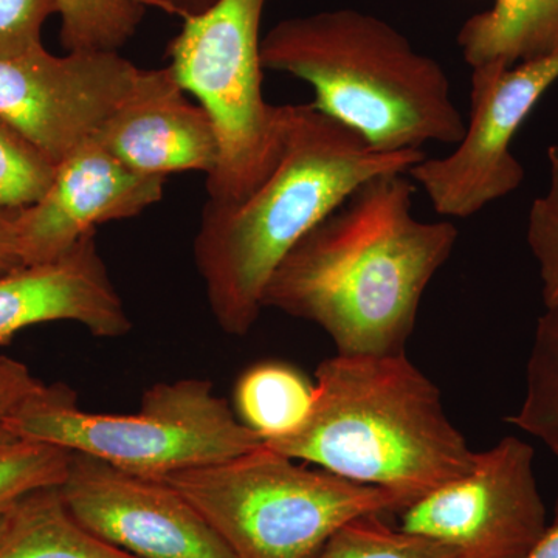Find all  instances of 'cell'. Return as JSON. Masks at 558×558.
<instances>
[{"label":"cell","instance_id":"obj_3","mask_svg":"<svg viewBox=\"0 0 558 558\" xmlns=\"http://www.w3.org/2000/svg\"><path fill=\"white\" fill-rule=\"evenodd\" d=\"M264 444L341 478L416 498L464 475L476 457L447 417L439 389L405 352L323 360L303 427Z\"/></svg>","mask_w":558,"mask_h":558},{"label":"cell","instance_id":"obj_27","mask_svg":"<svg viewBox=\"0 0 558 558\" xmlns=\"http://www.w3.org/2000/svg\"><path fill=\"white\" fill-rule=\"evenodd\" d=\"M143 7L150 5L182 17L183 21L199 16L211 9L218 0H135Z\"/></svg>","mask_w":558,"mask_h":558},{"label":"cell","instance_id":"obj_20","mask_svg":"<svg viewBox=\"0 0 558 558\" xmlns=\"http://www.w3.org/2000/svg\"><path fill=\"white\" fill-rule=\"evenodd\" d=\"M314 558L461 557L436 539L389 526L384 513H368L337 529Z\"/></svg>","mask_w":558,"mask_h":558},{"label":"cell","instance_id":"obj_2","mask_svg":"<svg viewBox=\"0 0 558 558\" xmlns=\"http://www.w3.org/2000/svg\"><path fill=\"white\" fill-rule=\"evenodd\" d=\"M422 149L377 153L314 105L281 106V153L245 199L207 202L194 259L220 329L247 336L263 312L271 275L290 250L363 183L407 174Z\"/></svg>","mask_w":558,"mask_h":558},{"label":"cell","instance_id":"obj_11","mask_svg":"<svg viewBox=\"0 0 558 558\" xmlns=\"http://www.w3.org/2000/svg\"><path fill=\"white\" fill-rule=\"evenodd\" d=\"M61 494L102 542L137 558H236L199 510L159 478L73 453Z\"/></svg>","mask_w":558,"mask_h":558},{"label":"cell","instance_id":"obj_7","mask_svg":"<svg viewBox=\"0 0 558 558\" xmlns=\"http://www.w3.org/2000/svg\"><path fill=\"white\" fill-rule=\"evenodd\" d=\"M270 0H218L183 21L170 44L180 86L207 110L219 160L207 178V202H241L274 170L281 153V106L266 101L260 20Z\"/></svg>","mask_w":558,"mask_h":558},{"label":"cell","instance_id":"obj_19","mask_svg":"<svg viewBox=\"0 0 558 558\" xmlns=\"http://www.w3.org/2000/svg\"><path fill=\"white\" fill-rule=\"evenodd\" d=\"M145 7L135 0H58L68 51H119L137 32Z\"/></svg>","mask_w":558,"mask_h":558},{"label":"cell","instance_id":"obj_21","mask_svg":"<svg viewBox=\"0 0 558 558\" xmlns=\"http://www.w3.org/2000/svg\"><path fill=\"white\" fill-rule=\"evenodd\" d=\"M72 451L17 439L0 446V513L38 488L61 486Z\"/></svg>","mask_w":558,"mask_h":558},{"label":"cell","instance_id":"obj_17","mask_svg":"<svg viewBox=\"0 0 558 558\" xmlns=\"http://www.w3.org/2000/svg\"><path fill=\"white\" fill-rule=\"evenodd\" d=\"M314 402L315 384L288 363H258L242 374L234 388L238 417L264 442L299 432Z\"/></svg>","mask_w":558,"mask_h":558},{"label":"cell","instance_id":"obj_28","mask_svg":"<svg viewBox=\"0 0 558 558\" xmlns=\"http://www.w3.org/2000/svg\"><path fill=\"white\" fill-rule=\"evenodd\" d=\"M524 558H558V498L553 521Z\"/></svg>","mask_w":558,"mask_h":558},{"label":"cell","instance_id":"obj_16","mask_svg":"<svg viewBox=\"0 0 558 558\" xmlns=\"http://www.w3.org/2000/svg\"><path fill=\"white\" fill-rule=\"evenodd\" d=\"M0 558H137L95 537L72 515L60 486L17 499L0 532Z\"/></svg>","mask_w":558,"mask_h":558},{"label":"cell","instance_id":"obj_22","mask_svg":"<svg viewBox=\"0 0 558 558\" xmlns=\"http://www.w3.org/2000/svg\"><path fill=\"white\" fill-rule=\"evenodd\" d=\"M57 167L0 119V208L31 207L49 190Z\"/></svg>","mask_w":558,"mask_h":558},{"label":"cell","instance_id":"obj_24","mask_svg":"<svg viewBox=\"0 0 558 558\" xmlns=\"http://www.w3.org/2000/svg\"><path fill=\"white\" fill-rule=\"evenodd\" d=\"M54 13L58 0H0V61L44 47L40 33Z\"/></svg>","mask_w":558,"mask_h":558},{"label":"cell","instance_id":"obj_4","mask_svg":"<svg viewBox=\"0 0 558 558\" xmlns=\"http://www.w3.org/2000/svg\"><path fill=\"white\" fill-rule=\"evenodd\" d=\"M260 62L310 83L312 105L377 153L458 145L464 135L446 70L374 14L337 9L278 22L260 40Z\"/></svg>","mask_w":558,"mask_h":558},{"label":"cell","instance_id":"obj_15","mask_svg":"<svg viewBox=\"0 0 558 558\" xmlns=\"http://www.w3.org/2000/svg\"><path fill=\"white\" fill-rule=\"evenodd\" d=\"M458 44L472 69L558 54V0H495L464 22Z\"/></svg>","mask_w":558,"mask_h":558},{"label":"cell","instance_id":"obj_13","mask_svg":"<svg viewBox=\"0 0 558 558\" xmlns=\"http://www.w3.org/2000/svg\"><path fill=\"white\" fill-rule=\"evenodd\" d=\"M94 140L142 174H213L219 160L218 132L207 110L193 102L170 65L140 69L134 89Z\"/></svg>","mask_w":558,"mask_h":558},{"label":"cell","instance_id":"obj_5","mask_svg":"<svg viewBox=\"0 0 558 558\" xmlns=\"http://www.w3.org/2000/svg\"><path fill=\"white\" fill-rule=\"evenodd\" d=\"M180 492L236 558H314L330 535L416 497L296 464L266 444L240 457L153 476Z\"/></svg>","mask_w":558,"mask_h":558},{"label":"cell","instance_id":"obj_25","mask_svg":"<svg viewBox=\"0 0 558 558\" xmlns=\"http://www.w3.org/2000/svg\"><path fill=\"white\" fill-rule=\"evenodd\" d=\"M47 387L25 363L0 355V446L17 440L10 432L11 418Z\"/></svg>","mask_w":558,"mask_h":558},{"label":"cell","instance_id":"obj_9","mask_svg":"<svg viewBox=\"0 0 558 558\" xmlns=\"http://www.w3.org/2000/svg\"><path fill=\"white\" fill-rule=\"evenodd\" d=\"M398 513L402 531L436 539L461 558H524L548 526L534 449L515 436L476 453L464 475Z\"/></svg>","mask_w":558,"mask_h":558},{"label":"cell","instance_id":"obj_8","mask_svg":"<svg viewBox=\"0 0 558 558\" xmlns=\"http://www.w3.org/2000/svg\"><path fill=\"white\" fill-rule=\"evenodd\" d=\"M557 81L558 54L512 68L494 62L472 69L470 119L457 148L407 171L439 216L470 218L519 189L524 168L512 154V140Z\"/></svg>","mask_w":558,"mask_h":558},{"label":"cell","instance_id":"obj_29","mask_svg":"<svg viewBox=\"0 0 558 558\" xmlns=\"http://www.w3.org/2000/svg\"><path fill=\"white\" fill-rule=\"evenodd\" d=\"M7 512H9V510H7ZM7 512L0 513V532H2L3 526H5Z\"/></svg>","mask_w":558,"mask_h":558},{"label":"cell","instance_id":"obj_26","mask_svg":"<svg viewBox=\"0 0 558 558\" xmlns=\"http://www.w3.org/2000/svg\"><path fill=\"white\" fill-rule=\"evenodd\" d=\"M17 211L0 208V275L28 266L17 229Z\"/></svg>","mask_w":558,"mask_h":558},{"label":"cell","instance_id":"obj_1","mask_svg":"<svg viewBox=\"0 0 558 558\" xmlns=\"http://www.w3.org/2000/svg\"><path fill=\"white\" fill-rule=\"evenodd\" d=\"M402 172L360 185L271 275L263 306L319 326L337 354H402L429 282L458 241L451 222L413 213Z\"/></svg>","mask_w":558,"mask_h":558},{"label":"cell","instance_id":"obj_10","mask_svg":"<svg viewBox=\"0 0 558 558\" xmlns=\"http://www.w3.org/2000/svg\"><path fill=\"white\" fill-rule=\"evenodd\" d=\"M138 73L119 51L57 57L40 47L0 61V119L58 167L97 135Z\"/></svg>","mask_w":558,"mask_h":558},{"label":"cell","instance_id":"obj_23","mask_svg":"<svg viewBox=\"0 0 558 558\" xmlns=\"http://www.w3.org/2000/svg\"><path fill=\"white\" fill-rule=\"evenodd\" d=\"M549 183L532 204L527 220V244L537 259L545 306L558 304V145L549 146Z\"/></svg>","mask_w":558,"mask_h":558},{"label":"cell","instance_id":"obj_6","mask_svg":"<svg viewBox=\"0 0 558 558\" xmlns=\"http://www.w3.org/2000/svg\"><path fill=\"white\" fill-rule=\"evenodd\" d=\"M10 432L145 476L216 464L264 444L205 379L160 381L132 414L92 413L72 389L49 385L14 414Z\"/></svg>","mask_w":558,"mask_h":558},{"label":"cell","instance_id":"obj_18","mask_svg":"<svg viewBox=\"0 0 558 558\" xmlns=\"http://www.w3.org/2000/svg\"><path fill=\"white\" fill-rule=\"evenodd\" d=\"M508 422L558 457V304L546 307L538 318L527 362L526 396Z\"/></svg>","mask_w":558,"mask_h":558},{"label":"cell","instance_id":"obj_12","mask_svg":"<svg viewBox=\"0 0 558 558\" xmlns=\"http://www.w3.org/2000/svg\"><path fill=\"white\" fill-rule=\"evenodd\" d=\"M165 182L131 170L89 140L58 165L46 194L17 211L25 263L61 258L101 223L138 216L161 201Z\"/></svg>","mask_w":558,"mask_h":558},{"label":"cell","instance_id":"obj_14","mask_svg":"<svg viewBox=\"0 0 558 558\" xmlns=\"http://www.w3.org/2000/svg\"><path fill=\"white\" fill-rule=\"evenodd\" d=\"M53 322L78 323L100 339H119L132 328L95 233L61 258L0 275V347L21 330Z\"/></svg>","mask_w":558,"mask_h":558}]
</instances>
